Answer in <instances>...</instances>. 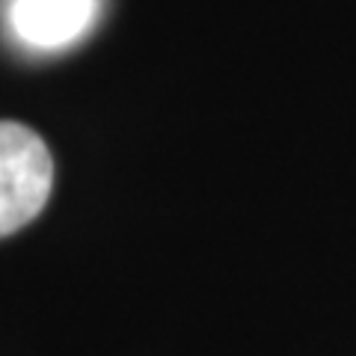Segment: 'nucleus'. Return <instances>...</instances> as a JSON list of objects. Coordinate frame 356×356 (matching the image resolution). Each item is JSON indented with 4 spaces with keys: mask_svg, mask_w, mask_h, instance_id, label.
<instances>
[{
    "mask_svg": "<svg viewBox=\"0 0 356 356\" xmlns=\"http://www.w3.org/2000/svg\"><path fill=\"white\" fill-rule=\"evenodd\" d=\"M54 158L36 131L0 122V238L39 214L51 196Z\"/></svg>",
    "mask_w": 356,
    "mask_h": 356,
    "instance_id": "obj_1",
    "label": "nucleus"
},
{
    "mask_svg": "<svg viewBox=\"0 0 356 356\" xmlns=\"http://www.w3.org/2000/svg\"><path fill=\"white\" fill-rule=\"evenodd\" d=\"M95 0H15L9 21L30 48H63L92 24Z\"/></svg>",
    "mask_w": 356,
    "mask_h": 356,
    "instance_id": "obj_2",
    "label": "nucleus"
}]
</instances>
